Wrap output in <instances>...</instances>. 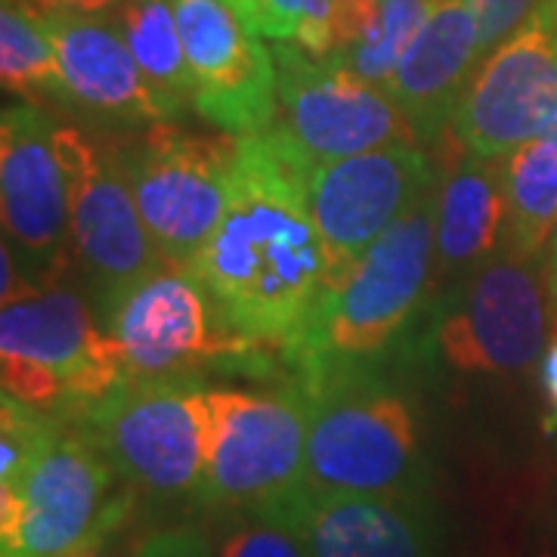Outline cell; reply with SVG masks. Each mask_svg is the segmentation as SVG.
I'll use <instances>...</instances> for the list:
<instances>
[{"label":"cell","mask_w":557,"mask_h":557,"mask_svg":"<svg viewBox=\"0 0 557 557\" xmlns=\"http://www.w3.org/2000/svg\"><path fill=\"white\" fill-rule=\"evenodd\" d=\"M307 177L310 168L276 127L239 137L226 211L189 267L230 332L285 354L325 295Z\"/></svg>","instance_id":"6da1fadb"},{"label":"cell","mask_w":557,"mask_h":557,"mask_svg":"<svg viewBox=\"0 0 557 557\" xmlns=\"http://www.w3.org/2000/svg\"><path fill=\"white\" fill-rule=\"evenodd\" d=\"M434 201L437 189L381 236L354 270L319 300L304 338L288 357L300 384L362 375L416 317L434 282Z\"/></svg>","instance_id":"7a4b0ae2"},{"label":"cell","mask_w":557,"mask_h":557,"mask_svg":"<svg viewBox=\"0 0 557 557\" xmlns=\"http://www.w3.org/2000/svg\"><path fill=\"white\" fill-rule=\"evenodd\" d=\"M298 387L307 397L304 483L310 490L424 496L428 461L409 399L366 372Z\"/></svg>","instance_id":"3957f363"},{"label":"cell","mask_w":557,"mask_h":557,"mask_svg":"<svg viewBox=\"0 0 557 557\" xmlns=\"http://www.w3.org/2000/svg\"><path fill=\"white\" fill-rule=\"evenodd\" d=\"M112 461L62 424L22 478L0 486V555L72 557L115 536L134 508V490Z\"/></svg>","instance_id":"277c9868"},{"label":"cell","mask_w":557,"mask_h":557,"mask_svg":"<svg viewBox=\"0 0 557 557\" xmlns=\"http://www.w3.org/2000/svg\"><path fill=\"white\" fill-rule=\"evenodd\" d=\"M3 394L25 406L78 416L124 381L112 335L72 288H44L0 310Z\"/></svg>","instance_id":"5b68a950"},{"label":"cell","mask_w":557,"mask_h":557,"mask_svg":"<svg viewBox=\"0 0 557 557\" xmlns=\"http://www.w3.org/2000/svg\"><path fill=\"white\" fill-rule=\"evenodd\" d=\"M81 434L121 480L152 498L199 496L208 440V387L183 379H124L78 412Z\"/></svg>","instance_id":"8992f818"},{"label":"cell","mask_w":557,"mask_h":557,"mask_svg":"<svg viewBox=\"0 0 557 557\" xmlns=\"http://www.w3.org/2000/svg\"><path fill=\"white\" fill-rule=\"evenodd\" d=\"M119 152L159 258L189 270L226 211L239 137L189 134L159 121Z\"/></svg>","instance_id":"52a82bcc"},{"label":"cell","mask_w":557,"mask_h":557,"mask_svg":"<svg viewBox=\"0 0 557 557\" xmlns=\"http://www.w3.org/2000/svg\"><path fill=\"white\" fill-rule=\"evenodd\" d=\"M307 456V397L300 387L255 394L208 387L201 505L258 508L298 490Z\"/></svg>","instance_id":"ba28073f"},{"label":"cell","mask_w":557,"mask_h":557,"mask_svg":"<svg viewBox=\"0 0 557 557\" xmlns=\"http://www.w3.org/2000/svg\"><path fill=\"white\" fill-rule=\"evenodd\" d=\"M278 72V137L313 171L369 149L416 143L412 124L387 87L359 78L347 65L310 57L292 40L273 44Z\"/></svg>","instance_id":"9c48e42d"},{"label":"cell","mask_w":557,"mask_h":557,"mask_svg":"<svg viewBox=\"0 0 557 557\" xmlns=\"http://www.w3.org/2000/svg\"><path fill=\"white\" fill-rule=\"evenodd\" d=\"M102 325L131 381L183 379L201 362L239 357L255 347L226 329L196 273L171 263H159L102 298Z\"/></svg>","instance_id":"30bf717a"},{"label":"cell","mask_w":557,"mask_h":557,"mask_svg":"<svg viewBox=\"0 0 557 557\" xmlns=\"http://www.w3.org/2000/svg\"><path fill=\"white\" fill-rule=\"evenodd\" d=\"M437 171L424 146L394 143L310 171V208L317 220L325 292L347 276L375 242L437 189Z\"/></svg>","instance_id":"8fae6325"},{"label":"cell","mask_w":557,"mask_h":557,"mask_svg":"<svg viewBox=\"0 0 557 557\" xmlns=\"http://www.w3.org/2000/svg\"><path fill=\"white\" fill-rule=\"evenodd\" d=\"M557 112V0H542L493 47L458 102L449 134L483 159H508L539 139Z\"/></svg>","instance_id":"7c38bea8"},{"label":"cell","mask_w":557,"mask_h":557,"mask_svg":"<svg viewBox=\"0 0 557 557\" xmlns=\"http://www.w3.org/2000/svg\"><path fill=\"white\" fill-rule=\"evenodd\" d=\"M3 242L28 278L57 288L75 255L69 180L57 149V124L38 102H16L0 119Z\"/></svg>","instance_id":"4fadbf2b"},{"label":"cell","mask_w":557,"mask_h":557,"mask_svg":"<svg viewBox=\"0 0 557 557\" xmlns=\"http://www.w3.org/2000/svg\"><path fill=\"white\" fill-rule=\"evenodd\" d=\"M548 282L536 260L498 251L437 319V350L458 372L511 375L542 359L552 335Z\"/></svg>","instance_id":"5bb4252c"},{"label":"cell","mask_w":557,"mask_h":557,"mask_svg":"<svg viewBox=\"0 0 557 557\" xmlns=\"http://www.w3.org/2000/svg\"><path fill=\"white\" fill-rule=\"evenodd\" d=\"M193 75V109L223 134L248 137L278 119L273 47L230 0H174Z\"/></svg>","instance_id":"9a60e30c"},{"label":"cell","mask_w":557,"mask_h":557,"mask_svg":"<svg viewBox=\"0 0 557 557\" xmlns=\"http://www.w3.org/2000/svg\"><path fill=\"white\" fill-rule=\"evenodd\" d=\"M57 149L69 180L75 255L109 298L164 260L139 218L119 149L97 146L78 127H57Z\"/></svg>","instance_id":"2e32d148"},{"label":"cell","mask_w":557,"mask_h":557,"mask_svg":"<svg viewBox=\"0 0 557 557\" xmlns=\"http://www.w3.org/2000/svg\"><path fill=\"white\" fill-rule=\"evenodd\" d=\"M300 539L307 557H437L431 508L421 496H350L298 490L258 505Z\"/></svg>","instance_id":"e0dca14e"},{"label":"cell","mask_w":557,"mask_h":557,"mask_svg":"<svg viewBox=\"0 0 557 557\" xmlns=\"http://www.w3.org/2000/svg\"><path fill=\"white\" fill-rule=\"evenodd\" d=\"M40 16L57 47L65 106L121 127H146L171 119L139 72L119 16L72 10H47Z\"/></svg>","instance_id":"ac0fdd59"},{"label":"cell","mask_w":557,"mask_h":557,"mask_svg":"<svg viewBox=\"0 0 557 557\" xmlns=\"http://www.w3.org/2000/svg\"><path fill=\"white\" fill-rule=\"evenodd\" d=\"M478 16L465 0H434L387 81V94L421 146L446 137L468 84L483 62Z\"/></svg>","instance_id":"d6986e66"},{"label":"cell","mask_w":557,"mask_h":557,"mask_svg":"<svg viewBox=\"0 0 557 557\" xmlns=\"http://www.w3.org/2000/svg\"><path fill=\"white\" fill-rule=\"evenodd\" d=\"M505 161L465 156L437 183L434 260L437 276L478 273L505 236Z\"/></svg>","instance_id":"ffe728a7"},{"label":"cell","mask_w":557,"mask_h":557,"mask_svg":"<svg viewBox=\"0 0 557 557\" xmlns=\"http://www.w3.org/2000/svg\"><path fill=\"white\" fill-rule=\"evenodd\" d=\"M502 161L508 214L498 251L539 260L557 226V139H530Z\"/></svg>","instance_id":"44dd1931"},{"label":"cell","mask_w":557,"mask_h":557,"mask_svg":"<svg viewBox=\"0 0 557 557\" xmlns=\"http://www.w3.org/2000/svg\"><path fill=\"white\" fill-rule=\"evenodd\" d=\"M115 16L139 72L168 115L174 119L193 106V75L180 38L174 0H127Z\"/></svg>","instance_id":"7402d4cb"},{"label":"cell","mask_w":557,"mask_h":557,"mask_svg":"<svg viewBox=\"0 0 557 557\" xmlns=\"http://www.w3.org/2000/svg\"><path fill=\"white\" fill-rule=\"evenodd\" d=\"M0 78L3 90L25 102L53 97L62 102L57 47L38 10L22 0H3L0 10Z\"/></svg>","instance_id":"603a6c76"},{"label":"cell","mask_w":557,"mask_h":557,"mask_svg":"<svg viewBox=\"0 0 557 557\" xmlns=\"http://www.w3.org/2000/svg\"><path fill=\"white\" fill-rule=\"evenodd\" d=\"M428 10H431V0H384L379 25L359 40L357 47L335 57V62L357 72L359 78L387 87V81L403 60L406 47L416 38Z\"/></svg>","instance_id":"cb8c5ba5"},{"label":"cell","mask_w":557,"mask_h":557,"mask_svg":"<svg viewBox=\"0 0 557 557\" xmlns=\"http://www.w3.org/2000/svg\"><path fill=\"white\" fill-rule=\"evenodd\" d=\"M248 25L270 40H292L310 57L332 50V0H230Z\"/></svg>","instance_id":"d4e9b609"},{"label":"cell","mask_w":557,"mask_h":557,"mask_svg":"<svg viewBox=\"0 0 557 557\" xmlns=\"http://www.w3.org/2000/svg\"><path fill=\"white\" fill-rule=\"evenodd\" d=\"M211 548L214 557H307L300 539L260 508L223 511Z\"/></svg>","instance_id":"484cf974"},{"label":"cell","mask_w":557,"mask_h":557,"mask_svg":"<svg viewBox=\"0 0 557 557\" xmlns=\"http://www.w3.org/2000/svg\"><path fill=\"white\" fill-rule=\"evenodd\" d=\"M465 3L478 16L480 44H483V53H490L508 35L518 32L542 0H465Z\"/></svg>","instance_id":"4316f807"},{"label":"cell","mask_w":557,"mask_h":557,"mask_svg":"<svg viewBox=\"0 0 557 557\" xmlns=\"http://www.w3.org/2000/svg\"><path fill=\"white\" fill-rule=\"evenodd\" d=\"M134 557H214V548L196 527H171L143 539Z\"/></svg>","instance_id":"83f0119b"},{"label":"cell","mask_w":557,"mask_h":557,"mask_svg":"<svg viewBox=\"0 0 557 557\" xmlns=\"http://www.w3.org/2000/svg\"><path fill=\"white\" fill-rule=\"evenodd\" d=\"M539 384L548 403V431H557V313H552V335L539 359Z\"/></svg>","instance_id":"f1b7e54d"},{"label":"cell","mask_w":557,"mask_h":557,"mask_svg":"<svg viewBox=\"0 0 557 557\" xmlns=\"http://www.w3.org/2000/svg\"><path fill=\"white\" fill-rule=\"evenodd\" d=\"M32 10L47 13V10H72V13H94V16H112L119 13L127 0H22Z\"/></svg>","instance_id":"f546056e"},{"label":"cell","mask_w":557,"mask_h":557,"mask_svg":"<svg viewBox=\"0 0 557 557\" xmlns=\"http://www.w3.org/2000/svg\"><path fill=\"white\" fill-rule=\"evenodd\" d=\"M545 282H548V300H552V313H557V226L548 242V267H545Z\"/></svg>","instance_id":"4dcf8cb0"},{"label":"cell","mask_w":557,"mask_h":557,"mask_svg":"<svg viewBox=\"0 0 557 557\" xmlns=\"http://www.w3.org/2000/svg\"><path fill=\"white\" fill-rule=\"evenodd\" d=\"M115 536H109V539H102V542H97V545H90V548H84V552H78V555H72V557H124L115 548V542H112Z\"/></svg>","instance_id":"1f68e13d"},{"label":"cell","mask_w":557,"mask_h":557,"mask_svg":"<svg viewBox=\"0 0 557 557\" xmlns=\"http://www.w3.org/2000/svg\"><path fill=\"white\" fill-rule=\"evenodd\" d=\"M542 137H548V139H557V112H555V119H552V124L545 127V134Z\"/></svg>","instance_id":"d6a6232c"},{"label":"cell","mask_w":557,"mask_h":557,"mask_svg":"<svg viewBox=\"0 0 557 557\" xmlns=\"http://www.w3.org/2000/svg\"><path fill=\"white\" fill-rule=\"evenodd\" d=\"M0 557H7V555H0Z\"/></svg>","instance_id":"836d02e7"},{"label":"cell","mask_w":557,"mask_h":557,"mask_svg":"<svg viewBox=\"0 0 557 557\" xmlns=\"http://www.w3.org/2000/svg\"><path fill=\"white\" fill-rule=\"evenodd\" d=\"M431 3H434V0H431Z\"/></svg>","instance_id":"e575fe53"}]
</instances>
